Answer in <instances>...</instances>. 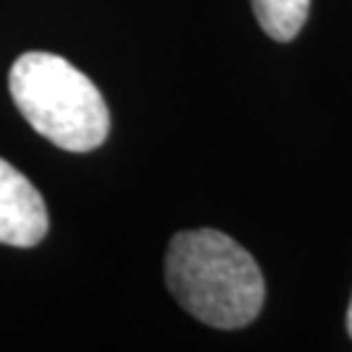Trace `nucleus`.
<instances>
[{"label": "nucleus", "mask_w": 352, "mask_h": 352, "mask_svg": "<svg viewBox=\"0 0 352 352\" xmlns=\"http://www.w3.org/2000/svg\"><path fill=\"white\" fill-rule=\"evenodd\" d=\"M8 87L26 123L60 149L91 151L110 133V110L100 89L55 52L21 55Z\"/></svg>", "instance_id": "f03ea898"}, {"label": "nucleus", "mask_w": 352, "mask_h": 352, "mask_svg": "<svg viewBox=\"0 0 352 352\" xmlns=\"http://www.w3.org/2000/svg\"><path fill=\"white\" fill-rule=\"evenodd\" d=\"M50 217L34 183L0 157V243L32 248L47 235Z\"/></svg>", "instance_id": "7ed1b4c3"}, {"label": "nucleus", "mask_w": 352, "mask_h": 352, "mask_svg": "<svg viewBox=\"0 0 352 352\" xmlns=\"http://www.w3.org/2000/svg\"><path fill=\"white\" fill-rule=\"evenodd\" d=\"M164 279L175 300L214 329L248 327L264 305L256 258L219 230L177 232L167 248Z\"/></svg>", "instance_id": "f257e3e1"}, {"label": "nucleus", "mask_w": 352, "mask_h": 352, "mask_svg": "<svg viewBox=\"0 0 352 352\" xmlns=\"http://www.w3.org/2000/svg\"><path fill=\"white\" fill-rule=\"evenodd\" d=\"M347 331H350L352 337V300H350V308H347Z\"/></svg>", "instance_id": "39448f33"}, {"label": "nucleus", "mask_w": 352, "mask_h": 352, "mask_svg": "<svg viewBox=\"0 0 352 352\" xmlns=\"http://www.w3.org/2000/svg\"><path fill=\"white\" fill-rule=\"evenodd\" d=\"M251 6L261 29L277 42L298 37L311 11V0H251Z\"/></svg>", "instance_id": "20e7f679"}]
</instances>
